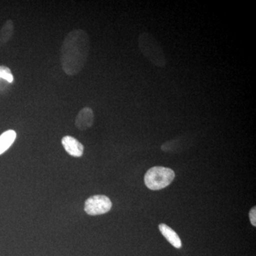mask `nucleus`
<instances>
[{
    "instance_id": "nucleus-2",
    "label": "nucleus",
    "mask_w": 256,
    "mask_h": 256,
    "mask_svg": "<svg viewBox=\"0 0 256 256\" xmlns=\"http://www.w3.org/2000/svg\"><path fill=\"white\" fill-rule=\"evenodd\" d=\"M138 47L144 58L154 66L164 68L168 60L161 44L152 34L144 32L138 38Z\"/></svg>"
},
{
    "instance_id": "nucleus-7",
    "label": "nucleus",
    "mask_w": 256,
    "mask_h": 256,
    "mask_svg": "<svg viewBox=\"0 0 256 256\" xmlns=\"http://www.w3.org/2000/svg\"><path fill=\"white\" fill-rule=\"evenodd\" d=\"M159 229L161 234L173 246L176 248H180L182 247L181 239L174 230L164 224H160Z\"/></svg>"
},
{
    "instance_id": "nucleus-9",
    "label": "nucleus",
    "mask_w": 256,
    "mask_h": 256,
    "mask_svg": "<svg viewBox=\"0 0 256 256\" xmlns=\"http://www.w3.org/2000/svg\"><path fill=\"white\" fill-rule=\"evenodd\" d=\"M16 138V133L12 130H9L0 136V154L8 150L14 143Z\"/></svg>"
},
{
    "instance_id": "nucleus-11",
    "label": "nucleus",
    "mask_w": 256,
    "mask_h": 256,
    "mask_svg": "<svg viewBox=\"0 0 256 256\" xmlns=\"http://www.w3.org/2000/svg\"><path fill=\"white\" fill-rule=\"evenodd\" d=\"M249 218H250V223L254 227L256 226V206L252 208L249 212Z\"/></svg>"
},
{
    "instance_id": "nucleus-3",
    "label": "nucleus",
    "mask_w": 256,
    "mask_h": 256,
    "mask_svg": "<svg viewBox=\"0 0 256 256\" xmlns=\"http://www.w3.org/2000/svg\"><path fill=\"white\" fill-rule=\"evenodd\" d=\"M174 178V172L170 168L154 166L144 175V184L150 190H160L169 186Z\"/></svg>"
},
{
    "instance_id": "nucleus-6",
    "label": "nucleus",
    "mask_w": 256,
    "mask_h": 256,
    "mask_svg": "<svg viewBox=\"0 0 256 256\" xmlns=\"http://www.w3.org/2000/svg\"><path fill=\"white\" fill-rule=\"evenodd\" d=\"M62 146L65 150L70 156L74 158H80L84 154V146L72 136H66L62 138Z\"/></svg>"
},
{
    "instance_id": "nucleus-5",
    "label": "nucleus",
    "mask_w": 256,
    "mask_h": 256,
    "mask_svg": "<svg viewBox=\"0 0 256 256\" xmlns=\"http://www.w3.org/2000/svg\"><path fill=\"white\" fill-rule=\"evenodd\" d=\"M94 122V112L90 107H85L79 111L75 120L76 127L84 131L92 127Z\"/></svg>"
},
{
    "instance_id": "nucleus-4",
    "label": "nucleus",
    "mask_w": 256,
    "mask_h": 256,
    "mask_svg": "<svg viewBox=\"0 0 256 256\" xmlns=\"http://www.w3.org/2000/svg\"><path fill=\"white\" fill-rule=\"evenodd\" d=\"M112 208V202L104 195H96L88 198L85 203V212L90 216L104 214Z\"/></svg>"
},
{
    "instance_id": "nucleus-8",
    "label": "nucleus",
    "mask_w": 256,
    "mask_h": 256,
    "mask_svg": "<svg viewBox=\"0 0 256 256\" xmlns=\"http://www.w3.org/2000/svg\"><path fill=\"white\" fill-rule=\"evenodd\" d=\"M14 33V25L12 20H6L0 30V47L4 46L11 40Z\"/></svg>"
},
{
    "instance_id": "nucleus-10",
    "label": "nucleus",
    "mask_w": 256,
    "mask_h": 256,
    "mask_svg": "<svg viewBox=\"0 0 256 256\" xmlns=\"http://www.w3.org/2000/svg\"><path fill=\"white\" fill-rule=\"evenodd\" d=\"M1 78L4 79L10 84H12L14 82V76L8 66H0V79Z\"/></svg>"
},
{
    "instance_id": "nucleus-12",
    "label": "nucleus",
    "mask_w": 256,
    "mask_h": 256,
    "mask_svg": "<svg viewBox=\"0 0 256 256\" xmlns=\"http://www.w3.org/2000/svg\"><path fill=\"white\" fill-rule=\"evenodd\" d=\"M10 84H11L4 80V79H0V94L5 92L9 86Z\"/></svg>"
},
{
    "instance_id": "nucleus-1",
    "label": "nucleus",
    "mask_w": 256,
    "mask_h": 256,
    "mask_svg": "<svg viewBox=\"0 0 256 256\" xmlns=\"http://www.w3.org/2000/svg\"><path fill=\"white\" fill-rule=\"evenodd\" d=\"M90 44V36L85 30L69 32L60 47V64L64 73L74 76L82 72L87 62Z\"/></svg>"
}]
</instances>
